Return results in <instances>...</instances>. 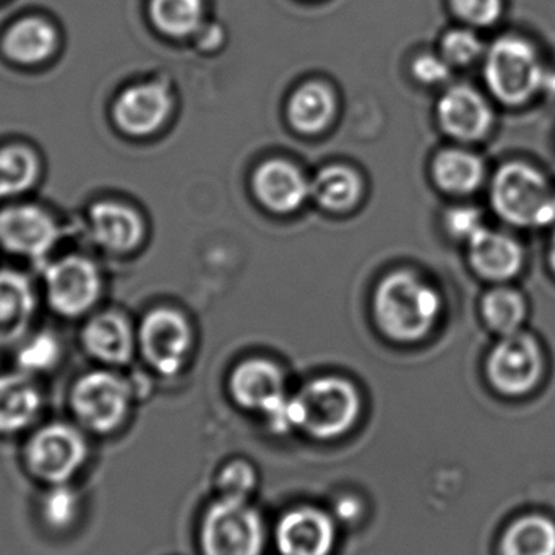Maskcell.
I'll return each instance as SVG.
<instances>
[{"label":"cell","mask_w":555,"mask_h":555,"mask_svg":"<svg viewBox=\"0 0 555 555\" xmlns=\"http://www.w3.org/2000/svg\"><path fill=\"white\" fill-rule=\"evenodd\" d=\"M447 228L453 237L469 241L485 227H482L481 215L476 208L463 207L455 208L447 215Z\"/></svg>","instance_id":"obj_35"},{"label":"cell","mask_w":555,"mask_h":555,"mask_svg":"<svg viewBox=\"0 0 555 555\" xmlns=\"http://www.w3.org/2000/svg\"><path fill=\"white\" fill-rule=\"evenodd\" d=\"M335 114V98L320 83H307L291 98L287 106L291 126L300 133H319L328 127Z\"/></svg>","instance_id":"obj_26"},{"label":"cell","mask_w":555,"mask_h":555,"mask_svg":"<svg viewBox=\"0 0 555 555\" xmlns=\"http://www.w3.org/2000/svg\"><path fill=\"white\" fill-rule=\"evenodd\" d=\"M485 80L507 106L530 101L547 80L537 48L520 36H501L485 52Z\"/></svg>","instance_id":"obj_6"},{"label":"cell","mask_w":555,"mask_h":555,"mask_svg":"<svg viewBox=\"0 0 555 555\" xmlns=\"http://www.w3.org/2000/svg\"><path fill=\"white\" fill-rule=\"evenodd\" d=\"M64 237L61 223L48 208L29 202H9L0 208V249L41 269Z\"/></svg>","instance_id":"obj_9"},{"label":"cell","mask_w":555,"mask_h":555,"mask_svg":"<svg viewBox=\"0 0 555 555\" xmlns=\"http://www.w3.org/2000/svg\"><path fill=\"white\" fill-rule=\"evenodd\" d=\"M88 514L83 485H57L36 488L31 502L35 527L48 540L67 541L77 537Z\"/></svg>","instance_id":"obj_14"},{"label":"cell","mask_w":555,"mask_h":555,"mask_svg":"<svg viewBox=\"0 0 555 555\" xmlns=\"http://www.w3.org/2000/svg\"><path fill=\"white\" fill-rule=\"evenodd\" d=\"M64 358L62 339L51 330L29 332L13 348V367L31 377L42 378L61 365Z\"/></svg>","instance_id":"obj_27"},{"label":"cell","mask_w":555,"mask_h":555,"mask_svg":"<svg viewBox=\"0 0 555 555\" xmlns=\"http://www.w3.org/2000/svg\"><path fill=\"white\" fill-rule=\"evenodd\" d=\"M492 207L515 227H547L555 221V195L544 176L525 163L499 169L491 188Z\"/></svg>","instance_id":"obj_7"},{"label":"cell","mask_w":555,"mask_h":555,"mask_svg":"<svg viewBox=\"0 0 555 555\" xmlns=\"http://www.w3.org/2000/svg\"><path fill=\"white\" fill-rule=\"evenodd\" d=\"M485 178L481 159L465 150H446L434 162L437 185L450 194H472Z\"/></svg>","instance_id":"obj_28"},{"label":"cell","mask_w":555,"mask_h":555,"mask_svg":"<svg viewBox=\"0 0 555 555\" xmlns=\"http://www.w3.org/2000/svg\"><path fill=\"white\" fill-rule=\"evenodd\" d=\"M38 294L26 273L0 269V352L13 351L31 332Z\"/></svg>","instance_id":"obj_19"},{"label":"cell","mask_w":555,"mask_h":555,"mask_svg":"<svg viewBox=\"0 0 555 555\" xmlns=\"http://www.w3.org/2000/svg\"><path fill=\"white\" fill-rule=\"evenodd\" d=\"M328 508L341 527L343 525L358 524L362 515L365 514L364 505L359 501L358 495L351 494V492H346V494L336 498Z\"/></svg>","instance_id":"obj_37"},{"label":"cell","mask_w":555,"mask_h":555,"mask_svg":"<svg viewBox=\"0 0 555 555\" xmlns=\"http://www.w3.org/2000/svg\"><path fill=\"white\" fill-rule=\"evenodd\" d=\"M46 406L39 378L15 367L0 372V439H23L46 420Z\"/></svg>","instance_id":"obj_13"},{"label":"cell","mask_w":555,"mask_h":555,"mask_svg":"<svg viewBox=\"0 0 555 555\" xmlns=\"http://www.w3.org/2000/svg\"><path fill=\"white\" fill-rule=\"evenodd\" d=\"M482 315L492 330L504 336L512 335L518 332L527 317V304L517 291L498 287L482 299Z\"/></svg>","instance_id":"obj_32"},{"label":"cell","mask_w":555,"mask_h":555,"mask_svg":"<svg viewBox=\"0 0 555 555\" xmlns=\"http://www.w3.org/2000/svg\"><path fill=\"white\" fill-rule=\"evenodd\" d=\"M94 462V440L67 420H44L20 443L18 465L35 488L83 485Z\"/></svg>","instance_id":"obj_1"},{"label":"cell","mask_w":555,"mask_h":555,"mask_svg":"<svg viewBox=\"0 0 555 555\" xmlns=\"http://www.w3.org/2000/svg\"><path fill=\"white\" fill-rule=\"evenodd\" d=\"M499 554L555 555L554 521L538 514L518 518L504 531Z\"/></svg>","instance_id":"obj_25"},{"label":"cell","mask_w":555,"mask_h":555,"mask_svg":"<svg viewBox=\"0 0 555 555\" xmlns=\"http://www.w3.org/2000/svg\"><path fill=\"white\" fill-rule=\"evenodd\" d=\"M204 15L202 0H150V16L159 31L182 38L201 26Z\"/></svg>","instance_id":"obj_31"},{"label":"cell","mask_w":555,"mask_h":555,"mask_svg":"<svg viewBox=\"0 0 555 555\" xmlns=\"http://www.w3.org/2000/svg\"><path fill=\"white\" fill-rule=\"evenodd\" d=\"M437 114L446 133L462 142L482 139L491 129L492 111L488 101L465 85L450 88L440 98Z\"/></svg>","instance_id":"obj_21"},{"label":"cell","mask_w":555,"mask_h":555,"mask_svg":"<svg viewBox=\"0 0 555 555\" xmlns=\"http://www.w3.org/2000/svg\"><path fill=\"white\" fill-rule=\"evenodd\" d=\"M341 525L328 507L294 504L284 508L272 525V544L278 555H335Z\"/></svg>","instance_id":"obj_10"},{"label":"cell","mask_w":555,"mask_h":555,"mask_svg":"<svg viewBox=\"0 0 555 555\" xmlns=\"http://www.w3.org/2000/svg\"><path fill=\"white\" fill-rule=\"evenodd\" d=\"M230 388L241 408L259 411L266 417L287 400L280 369L262 359L237 365L231 375Z\"/></svg>","instance_id":"obj_20"},{"label":"cell","mask_w":555,"mask_h":555,"mask_svg":"<svg viewBox=\"0 0 555 555\" xmlns=\"http://www.w3.org/2000/svg\"><path fill=\"white\" fill-rule=\"evenodd\" d=\"M133 387L109 367L78 375L67 391L68 417L93 440L111 439L126 427Z\"/></svg>","instance_id":"obj_3"},{"label":"cell","mask_w":555,"mask_h":555,"mask_svg":"<svg viewBox=\"0 0 555 555\" xmlns=\"http://www.w3.org/2000/svg\"><path fill=\"white\" fill-rule=\"evenodd\" d=\"M211 485L215 498L254 501L262 485V475L256 463L244 456H236L227 460L214 473Z\"/></svg>","instance_id":"obj_30"},{"label":"cell","mask_w":555,"mask_h":555,"mask_svg":"<svg viewBox=\"0 0 555 555\" xmlns=\"http://www.w3.org/2000/svg\"><path fill=\"white\" fill-rule=\"evenodd\" d=\"M485 54V44L469 28H456L442 39V57L450 65H469Z\"/></svg>","instance_id":"obj_33"},{"label":"cell","mask_w":555,"mask_h":555,"mask_svg":"<svg viewBox=\"0 0 555 555\" xmlns=\"http://www.w3.org/2000/svg\"><path fill=\"white\" fill-rule=\"evenodd\" d=\"M198 555H266L272 527L256 501L211 498L195 531Z\"/></svg>","instance_id":"obj_2"},{"label":"cell","mask_w":555,"mask_h":555,"mask_svg":"<svg viewBox=\"0 0 555 555\" xmlns=\"http://www.w3.org/2000/svg\"><path fill=\"white\" fill-rule=\"evenodd\" d=\"M42 163L26 143L0 146V202H15L38 185Z\"/></svg>","instance_id":"obj_24"},{"label":"cell","mask_w":555,"mask_h":555,"mask_svg":"<svg viewBox=\"0 0 555 555\" xmlns=\"http://www.w3.org/2000/svg\"><path fill=\"white\" fill-rule=\"evenodd\" d=\"M453 12L473 28L495 25L504 13V0H450Z\"/></svg>","instance_id":"obj_34"},{"label":"cell","mask_w":555,"mask_h":555,"mask_svg":"<svg viewBox=\"0 0 555 555\" xmlns=\"http://www.w3.org/2000/svg\"><path fill=\"white\" fill-rule=\"evenodd\" d=\"M191 343L188 320L171 309H156L146 313L137 335V345L143 358L162 375H175L181 371Z\"/></svg>","instance_id":"obj_12"},{"label":"cell","mask_w":555,"mask_h":555,"mask_svg":"<svg viewBox=\"0 0 555 555\" xmlns=\"http://www.w3.org/2000/svg\"><path fill=\"white\" fill-rule=\"evenodd\" d=\"M551 263H553V269L555 270V234L553 237V246H551Z\"/></svg>","instance_id":"obj_38"},{"label":"cell","mask_w":555,"mask_h":555,"mask_svg":"<svg viewBox=\"0 0 555 555\" xmlns=\"http://www.w3.org/2000/svg\"><path fill=\"white\" fill-rule=\"evenodd\" d=\"M296 430L315 442H333L351 433L361 414L358 391L338 377L309 382L293 398Z\"/></svg>","instance_id":"obj_5"},{"label":"cell","mask_w":555,"mask_h":555,"mask_svg":"<svg viewBox=\"0 0 555 555\" xmlns=\"http://www.w3.org/2000/svg\"><path fill=\"white\" fill-rule=\"evenodd\" d=\"M171 107V96L162 85H133L114 101L113 120L126 135H152L166 122Z\"/></svg>","instance_id":"obj_17"},{"label":"cell","mask_w":555,"mask_h":555,"mask_svg":"<svg viewBox=\"0 0 555 555\" xmlns=\"http://www.w3.org/2000/svg\"><path fill=\"white\" fill-rule=\"evenodd\" d=\"M42 296L61 319L87 317L103 294L100 267L83 254L52 257L41 267Z\"/></svg>","instance_id":"obj_8"},{"label":"cell","mask_w":555,"mask_h":555,"mask_svg":"<svg viewBox=\"0 0 555 555\" xmlns=\"http://www.w3.org/2000/svg\"><path fill=\"white\" fill-rule=\"evenodd\" d=\"M488 375L501 393L518 397L533 390L543 375V352L537 339L520 332L505 335L489 356Z\"/></svg>","instance_id":"obj_11"},{"label":"cell","mask_w":555,"mask_h":555,"mask_svg":"<svg viewBox=\"0 0 555 555\" xmlns=\"http://www.w3.org/2000/svg\"><path fill=\"white\" fill-rule=\"evenodd\" d=\"M468 244L469 262L478 275L492 281H505L520 272L524 250L507 234L482 228Z\"/></svg>","instance_id":"obj_23"},{"label":"cell","mask_w":555,"mask_h":555,"mask_svg":"<svg viewBox=\"0 0 555 555\" xmlns=\"http://www.w3.org/2000/svg\"><path fill=\"white\" fill-rule=\"evenodd\" d=\"M81 349L101 367L129 364L135 352L137 336L124 313L103 310L88 317L78 336Z\"/></svg>","instance_id":"obj_15"},{"label":"cell","mask_w":555,"mask_h":555,"mask_svg":"<svg viewBox=\"0 0 555 555\" xmlns=\"http://www.w3.org/2000/svg\"><path fill=\"white\" fill-rule=\"evenodd\" d=\"M439 312V294L413 273H393L375 291V320L382 332L397 341L424 338L436 325Z\"/></svg>","instance_id":"obj_4"},{"label":"cell","mask_w":555,"mask_h":555,"mask_svg":"<svg viewBox=\"0 0 555 555\" xmlns=\"http://www.w3.org/2000/svg\"><path fill=\"white\" fill-rule=\"evenodd\" d=\"M85 231L98 249L126 254L140 246L145 224L133 208L119 202L100 201L87 211Z\"/></svg>","instance_id":"obj_16"},{"label":"cell","mask_w":555,"mask_h":555,"mask_svg":"<svg viewBox=\"0 0 555 555\" xmlns=\"http://www.w3.org/2000/svg\"><path fill=\"white\" fill-rule=\"evenodd\" d=\"M61 33L42 15H25L3 29L0 52L20 67H38L57 54Z\"/></svg>","instance_id":"obj_18"},{"label":"cell","mask_w":555,"mask_h":555,"mask_svg":"<svg viewBox=\"0 0 555 555\" xmlns=\"http://www.w3.org/2000/svg\"><path fill=\"white\" fill-rule=\"evenodd\" d=\"M547 83L551 85V88H553V90L555 91V75L554 77H551V78H547Z\"/></svg>","instance_id":"obj_39"},{"label":"cell","mask_w":555,"mask_h":555,"mask_svg":"<svg viewBox=\"0 0 555 555\" xmlns=\"http://www.w3.org/2000/svg\"><path fill=\"white\" fill-rule=\"evenodd\" d=\"M362 184L352 169L332 166L323 169L310 185V194L328 211H349L361 198Z\"/></svg>","instance_id":"obj_29"},{"label":"cell","mask_w":555,"mask_h":555,"mask_svg":"<svg viewBox=\"0 0 555 555\" xmlns=\"http://www.w3.org/2000/svg\"><path fill=\"white\" fill-rule=\"evenodd\" d=\"M254 192L263 207L275 214L296 211L306 201L310 185L302 172L287 162L263 163L254 176Z\"/></svg>","instance_id":"obj_22"},{"label":"cell","mask_w":555,"mask_h":555,"mask_svg":"<svg viewBox=\"0 0 555 555\" xmlns=\"http://www.w3.org/2000/svg\"><path fill=\"white\" fill-rule=\"evenodd\" d=\"M452 65L437 55H423L414 62V75L424 83L436 85L449 80Z\"/></svg>","instance_id":"obj_36"}]
</instances>
